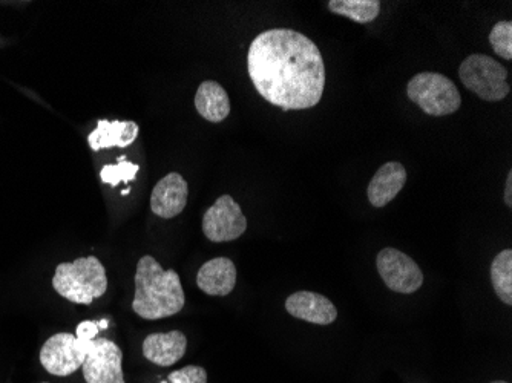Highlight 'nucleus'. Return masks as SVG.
<instances>
[{"instance_id": "f257e3e1", "label": "nucleus", "mask_w": 512, "mask_h": 383, "mask_svg": "<svg viewBox=\"0 0 512 383\" xmlns=\"http://www.w3.org/2000/svg\"><path fill=\"white\" fill-rule=\"evenodd\" d=\"M247 71L258 94L283 111H302L321 102L325 65L315 42L287 28L258 34L247 54Z\"/></svg>"}, {"instance_id": "f03ea898", "label": "nucleus", "mask_w": 512, "mask_h": 383, "mask_svg": "<svg viewBox=\"0 0 512 383\" xmlns=\"http://www.w3.org/2000/svg\"><path fill=\"white\" fill-rule=\"evenodd\" d=\"M186 304L180 275L165 270L154 256H143L135 270V295L132 310L146 321L171 318Z\"/></svg>"}, {"instance_id": "7ed1b4c3", "label": "nucleus", "mask_w": 512, "mask_h": 383, "mask_svg": "<svg viewBox=\"0 0 512 383\" xmlns=\"http://www.w3.org/2000/svg\"><path fill=\"white\" fill-rule=\"evenodd\" d=\"M53 287L62 298L74 304L89 305L102 298L108 290L105 267L96 256L62 262L56 269Z\"/></svg>"}, {"instance_id": "20e7f679", "label": "nucleus", "mask_w": 512, "mask_h": 383, "mask_svg": "<svg viewBox=\"0 0 512 383\" xmlns=\"http://www.w3.org/2000/svg\"><path fill=\"white\" fill-rule=\"evenodd\" d=\"M460 82L485 102H502L511 92L508 71L502 63L485 54H473L459 68Z\"/></svg>"}, {"instance_id": "39448f33", "label": "nucleus", "mask_w": 512, "mask_h": 383, "mask_svg": "<svg viewBox=\"0 0 512 383\" xmlns=\"http://www.w3.org/2000/svg\"><path fill=\"white\" fill-rule=\"evenodd\" d=\"M407 95L431 117L454 114L462 105V97L453 80L439 73L416 74L408 82Z\"/></svg>"}, {"instance_id": "423d86ee", "label": "nucleus", "mask_w": 512, "mask_h": 383, "mask_svg": "<svg viewBox=\"0 0 512 383\" xmlns=\"http://www.w3.org/2000/svg\"><path fill=\"white\" fill-rule=\"evenodd\" d=\"M91 342L82 341L71 333L54 334L40 350V364L53 376L76 373L85 362Z\"/></svg>"}, {"instance_id": "0eeeda50", "label": "nucleus", "mask_w": 512, "mask_h": 383, "mask_svg": "<svg viewBox=\"0 0 512 383\" xmlns=\"http://www.w3.org/2000/svg\"><path fill=\"white\" fill-rule=\"evenodd\" d=\"M379 275L391 292L411 295L424 284V273L417 262L398 249L381 250L376 258Z\"/></svg>"}, {"instance_id": "6e6552de", "label": "nucleus", "mask_w": 512, "mask_h": 383, "mask_svg": "<svg viewBox=\"0 0 512 383\" xmlns=\"http://www.w3.org/2000/svg\"><path fill=\"white\" fill-rule=\"evenodd\" d=\"M246 229L247 220L243 210L230 195H221L214 206L209 207L204 213V236L212 243L235 241L246 232Z\"/></svg>"}, {"instance_id": "1a4fd4ad", "label": "nucleus", "mask_w": 512, "mask_h": 383, "mask_svg": "<svg viewBox=\"0 0 512 383\" xmlns=\"http://www.w3.org/2000/svg\"><path fill=\"white\" fill-rule=\"evenodd\" d=\"M122 364L119 345L106 338H96L89 344L82 365L83 377L86 383H126Z\"/></svg>"}, {"instance_id": "9d476101", "label": "nucleus", "mask_w": 512, "mask_h": 383, "mask_svg": "<svg viewBox=\"0 0 512 383\" xmlns=\"http://www.w3.org/2000/svg\"><path fill=\"white\" fill-rule=\"evenodd\" d=\"M189 186L177 172L166 175L155 184L151 195V209L157 217L172 220L183 212L188 204Z\"/></svg>"}, {"instance_id": "9b49d317", "label": "nucleus", "mask_w": 512, "mask_h": 383, "mask_svg": "<svg viewBox=\"0 0 512 383\" xmlns=\"http://www.w3.org/2000/svg\"><path fill=\"white\" fill-rule=\"evenodd\" d=\"M286 310L293 318L315 325H330L338 318L335 304L313 292H296L286 301Z\"/></svg>"}, {"instance_id": "f8f14e48", "label": "nucleus", "mask_w": 512, "mask_h": 383, "mask_svg": "<svg viewBox=\"0 0 512 383\" xmlns=\"http://www.w3.org/2000/svg\"><path fill=\"white\" fill-rule=\"evenodd\" d=\"M188 338L183 331L149 334L143 342V356L158 367H172L183 359Z\"/></svg>"}, {"instance_id": "ddd939ff", "label": "nucleus", "mask_w": 512, "mask_h": 383, "mask_svg": "<svg viewBox=\"0 0 512 383\" xmlns=\"http://www.w3.org/2000/svg\"><path fill=\"white\" fill-rule=\"evenodd\" d=\"M405 183H407V171L404 164L398 161L385 163L384 166L379 167V171L368 184V201L371 206L381 209L398 197Z\"/></svg>"}, {"instance_id": "4468645a", "label": "nucleus", "mask_w": 512, "mask_h": 383, "mask_svg": "<svg viewBox=\"0 0 512 383\" xmlns=\"http://www.w3.org/2000/svg\"><path fill=\"white\" fill-rule=\"evenodd\" d=\"M237 284V267L232 259H211L198 270L197 285L201 292L209 296H227L234 292Z\"/></svg>"}, {"instance_id": "2eb2a0df", "label": "nucleus", "mask_w": 512, "mask_h": 383, "mask_svg": "<svg viewBox=\"0 0 512 383\" xmlns=\"http://www.w3.org/2000/svg\"><path fill=\"white\" fill-rule=\"evenodd\" d=\"M137 123L135 122H109V120H99L97 128L89 134L88 143L92 151H102L109 148H128L137 140Z\"/></svg>"}, {"instance_id": "dca6fc26", "label": "nucleus", "mask_w": 512, "mask_h": 383, "mask_svg": "<svg viewBox=\"0 0 512 383\" xmlns=\"http://www.w3.org/2000/svg\"><path fill=\"white\" fill-rule=\"evenodd\" d=\"M195 108L207 122H224L230 114L229 95L220 83L206 80L197 89Z\"/></svg>"}, {"instance_id": "f3484780", "label": "nucleus", "mask_w": 512, "mask_h": 383, "mask_svg": "<svg viewBox=\"0 0 512 383\" xmlns=\"http://www.w3.org/2000/svg\"><path fill=\"white\" fill-rule=\"evenodd\" d=\"M329 10L358 23H370L381 14L378 0H330Z\"/></svg>"}, {"instance_id": "a211bd4d", "label": "nucleus", "mask_w": 512, "mask_h": 383, "mask_svg": "<svg viewBox=\"0 0 512 383\" xmlns=\"http://www.w3.org/2000/svg\"><path fill=\"white\" fill-rule=\"evenodd\" d=\"M491 282L500 301L512 305V250H503L491 264Z\"/></svg>"}, {"instance_id": "6ab92c4d", "label": "nucleus", "mask_w": 512, "mask_h": 383, "mask_svg": "<svg viewBox=\"0 0 512 383\" xmlns=\"http://www.w3.org/2000/svg\"><path fill=\"white\" fill-rule=\"evenodd\" d=\"M491 46L494 53L505 60L512 59V22L511 20H502L496 23L490 34Z\"/></svg>"}, {"instance_id": "aec40b11", "label": "nucleus", "mask_w": 512, "mask_h": 383, "mask_svg": "<svg viewBox=\"0 0 512 383\" xmlns=\"http://www.w3.org/2000/svg\"><path fill=\"white\" fill-rule=\"evenodd\" d=\"M140 166L129 161H119V164H108L100 171V178L103 183L111 184L112 187L119 186L120 183H129L134 180Z\"/></svg>"}, {"instance_id": "412c9836", "label": "nucleus", "mask_w": 512, "mask_h": 383, "mask_svg": "<svg viewBox=\"0 0 512 383\" xmlns=\"http://www.w3.org/2000/svg\"><path fill=\"white\" fill-rule=\"evenodd\" d=\"M163 383H207V373L203 367L188 365L169 374L168 382Z\"/></svg>"}, {"instance_id": "4be33fe9", "label": "nucleus", "mask_w": 512, "mask_h": 383, "mask_svg": "<svg viewBox=\"0 0 512 383\" xmlns=\"http://www.w3.org/2000/svg\"><path fill=\"white\" fill-rule=\"evenodd\" d=\"M100 325L96 321H83L80 322L79 327L76 330V336L82 341L91 342L97 338L99 334Z\"/></svg>"}, {"instance_id": "5701e85b", "label": "nucleus", "mask_w": 512, "mask_h": 383, "mask_svg": "<svg viewBox=\"0 0 512 383\" xmlns=\"http://www.w3.org/2000/svg\"><path fill=\"white\" fill-rule=\"evenodd\" d=\"M505 201L506 206H512V172H509L508 177H506V186H505Z\"/></svg>"}, {"instance_id": "b1692460", "label": "nucleus", "mask_w": 512, "mask_h": 383, "mask_svg": "<svg viewBox=\"0 0 512 383\" xmlns=\"http://www.w3.org/2000/svg\"><path fill=\"white\" fill-rule=\"evenodd\" d=\"M122 194H123V195H128V194H129V189H125V190H123Z\"/></svg>"}, {"instance_id": "393cba45", "label": "nucleus", "mask_w": 512, "mask_h": 383, "mask_svg": "<svg viewBox=\"0 0 512 383\" xmlns=\"http://www.w3.org/2000/svg\"><path fill=\"white\" fill-rule=\"evenodd\" d=\"M491 383H508V382H503V380H496V382H491Z\"/></svg>"}]
</instances>
